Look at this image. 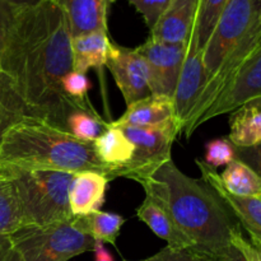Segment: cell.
Segmentation results:
<instances>
[{"instance_id": "obj_18", "label": "cell", "mask_w": 261, "mask_h": 261, "mask_svg": "<svg viewBox=\"0 0 261 261\" xmlns=\"http://www.w3.org/2000/svg\"><path fill=\"white\" fill-rule=\"evenodd\" d=\"M111 41L107 32L84 33L71 37L73 70L86 74L89 69L102 70L106 66Z\"/></svg>"}, {"instance_id": "obj_29", "label": "cell", "mask_w": 261, "mask_h": 261, "mask_svg": "<svg viewBox=\"0 0 261 261\" xmlns=\"http://www.w3.org/2000/svg\"><path fill=\"white\" fill-rule=\"evenodd\" d=\"M126 2H129V4L135 8V10L143 17L147 27L152 30L158 18L162 15L172 0H126Z\"/></svg>"}, {"instance_id": "obj_9", "label": "cell", "mask_w": 261, "mask_h": 261, "mask_svg": "<svg viewBox=\"0 0 261 261\" xmlns=\"http://www.w3.org/2000/svg\"><path fill=\"white\" fill-rule=\"evenodd\" d=\"M256 99H261V46L245 60L226 88L200 117L198 127L214 117L231 114Z\"/></svg>"}, {"instance_id": "obj_31", "label": "cell", "mask_w": 261, "mask_h": 261, "mask_svg": "<svg viewBox=\"0 0 261 261\" xmlns=\"http://www.w3.org/2000/svg\"><path fill=\"white\" fill-rule=\"evenodd\" d=\"M231 244L244 255L247 261H261V244L254 240H247L242 234L241 227L232 233Z\"/></svg>"}, {"instance_id": "obj_30", "label": "cell", "mask_w": 261, "mask_h": 261, "mask_svg": "<svg viewBox=\"0 0 261 261\" xmlns=\"http://www.w3.org/2000/svg\"><path fill=\"white\" fill-rule=\"evenodd\" d=\"M61 86H63L64 93L70 97V98L78 99V101L88 99V91L91 88V82L87 78L86 74L71 70L70 73L64 76Z\"/></svg>"}, {"instance_id": "obj_38", "label": "cell", "mask_w": 261, "mask_h": 261, "mask_svg": "<svg viewBox=\"0 0 261 261\" xmlns=\"http://www.w3.org/2000/svg\"><path fill=\"white\" fill-rule=\"evenodd\" d=\"M0 180H2V177H0Z\"/></svg>"}, {"instance_id": "obj_37", "label": "cell", "mask_w": 261, "mask_h": 261, "mask_svg": "<svg viewBox=\"0 0 261 261\" xmlns=\"http://www.w3.org/2000/svg\"><path fill=\"white\" fill-rule=\"evenodd\" d=\"M9 2L14 4H35L38 0H9Z\"/></svg>"}, {"instance_id": "obj_22", "label": "cell", "mask_w": 261, "mask_h": 261, "mask_svg": "<svg viewBox=\"0 0 261 261\" xmlns=\"http://www.w3.org/2000/svg\"><path fill=\"white\" fill-rule=\"evenodd\" d=\"M219 176L222 185L232 195L261 200V177L246 163L234 160Z\"/></svg>"}, {"instance_id": "obj_13", "label": "cell", "mask_w": 261, "mask_h": 261, "mask_svg": "<svg viewBox=\"0 0 261 261\" xmlns=\"http://www.w3.org/2000/svg\"><path fill=\"white\" fill-rule=\"evenodd\" d=\"M199 0H172L150 30L149 38L167 43H188Z\"/></svg>"}, {"instance_id": "obj_26", "label": "cell", "mask_w": 261, "mask_h": 261, "mask_svg": "<svg viewBox=\"0 0 261 261\" xmlns=\"http://www.w3.org/2000/svg\"><path fill=\"white\" fill-rule=\"evenodd\" d=\"M226 4L227 0H199L198 2L195 23H194L191 33L196 37L199 47L203 51L218 23Z\"/></svg>"}, {"instance_id": "obj_15", "label": "cell", "mask_w": 261, "mask_h": 261, "mask_svg": "<svg viewBox=\"0 0 261 261\" xmlns=\"http://www.w3.org/2000/svg\"><path fill=\"white\" fill-rule=\"evenodd\" d=\"M65 14L71 37L107 32V9L111 0H54Z\"/></svg>"}, {"instance_id": "obj_39", "label": "cell", "mask_w": 261, "mask_h": 261, "mask_svg": "<svg viewBox=\"0 0 261 261\" xmlns=\"http://www.w3.org/2000/svg\"><path fill=\"white\" fill-rule=\"evenodd\" d=\"M0 138H2V135H0Z\"/></svg>"}, {"instance_id": "obj_36", "label": "cell", "mask_w": 261, "mask_h": 261, "mask_svg": "<svg viewBox=\"0 0 261 261\" xmlns=\"http://www.w3.org/2000/svg\"><path fill=\"white\" fill-rule=\"evenodd\" d=\"M218 261H247V260L245 259L244 255H242L241 252L233 246V245H231V246H229L228 249H227L226 251L218 257Z\"/></svg>"}, {"instance_id": "obj_12", "label": "cell", "mask_w": 261, "mask_h": 261, "mask_svg": "<svg viewBox=\"0 0 261 261\" xmlns=\"http://www.w3.org/2000/svg\"><path fill=\"white\" fill-rule=\"evenodd\" d=\"M195 162L200 170L204 182L219 196L232 216L237 219L240 226L246 229L250 240L261 244V200L232 195L222 185L221 176L217 170L212 168L201 160H195Z\"/></svg>"}, {"instance_id": "obj_16", "label": "cell", "mask_w": 261, "mask_h": 261, "mask_svg": "<svg viewBox=\"0 0 261 261\" xmlns=\"http://www.w3.org/2000/svg\"><path fill=\"white\" fill-rule=\"evenodd\" d=\"M137 217L155 236L165 240L167 246L172 249L194 247L190 239L176 224L168 209L153 196L145 195L143 203L137 208Z\"/></svg>"}, {"instance_id": "obj_32", "label": "cell", "mask_w": 261, "mask_h": 261, "mask_svg": "<svg viewBox=\"0 0 261 261\" xmlns=\"http://www.w3.org/2000/svg\"><path fill=\"white\" fill-rule=\"evenodd\" d=\"M236 160L246 163L261 177V144L249 148L236 147Z\"/></svg>"}, {"instance_id": "obj_27", "label": "cell", "mask_w": 261, "mask_h": 261, "mask_svg": "<svg viewBox=\"0 0 261 261\" xmlns=\"http://www.w3.org/2000/svg\"><path fill=\"white\" fill-rule=\"evenodd\" d=\"M236 160V147L227 137L216 138L205 144L204 162L217 170L222 166H227Z\"/></svg>"}, {"instance_id": "obj_1", "label": "cell", "mask_w": 261, "mask_h": 261, "mask_svg": "<svg viewBox=\"0 0 261 261\" xmlns=\"http://www.w3.org/2000/svg\"><path fill=\"white\" fill-rule=\"evenodd\" d=\"M0 68L13 79L35 117L66 130L73 111L92 106L63 91L64 76L73 70L71 33L54 0L14 4L0 56Z\"/></svg>"}, {"instance_id": "obj_3", "label": "cell", "mask_w": 261, "mask_h": 261, "mask_svg": "<svg viewBox=\"0 0 261 261\" xmlns=\"http://www.w3.org/2000/svg\"><path fill=\"white\" fill-rule=\"evenodd\" d=\"M32 171H93L115 180V171L97 158L93 142H82L38 117H25L0 138V177Z\"/></svg>"}, {"instance_id": "obj_33", "label": "cell", "mask_w": 261, "mask_h": 261, "mask_svg": "<svg viewBox=\"0 0 261 261\" xmlns=\"http://www.w3.org/2000/svg\"><path fill=\"white\" fill-rule=\"evenodd\" d=\"M13 8H14V3H10L9 0H0V56L4 47L8 30H9Z\"/></svg>"}, {"instance_id": "obj_17", "label": "cell", "mask_w": 261, "mask_h": 261, "mask_svg": "<svg viewBox=\"0 0 261 261\" xmlns=\"http://www.w3.org/2000/svg\"><path fill=\"white\" fill-rule=\"evenodd\" d=\"M171 119H176L172 98L150 94L129 105L122 116L109 124L114 127L154 126Z\"/></svg>"}, {"instance_id": "obj_25", "label": "cell", "mask_w": 261, "mask_h": 261, "mask_svg": "<svg viewBox=\"0 0 261 261\" xmlns=\"http://www.w3.org/2000/svg\"><path fill=\"white\" fill-rule=\"evenodd\" d=\"M109 127V122L101 119L93 106L71 112L66 119V132L82 142H94Z\"/></svg>"}, {"instance_id": "obj_7", "label": "cell", "mask_w": 261, "mask_h": 261, "mask_svg": "<svg viewBox=\"0 0 261 261\" xmlns=\"http://www.w3.org/2000/svg\"><path fill=\"white\" fill-rule=\"evenodd\" d=\"M134 144V154L126 166L117 171V177L132 178L135 182L150 177L158 167L172 158V145L182 126L177 119H171L154 126L120 127Z\"/></svg>"}, {"instance_id": "obj_10", "label": "cell", "mask_w": 261, "mask_h": 261, "mask_svg": "<svg viewBox=\"0 0 261 261\" xmlns=\"http://www.w3.org/2000/svg\"><path fill=\"white\" fill-rule=\"evenodd\" d=\"M106 66L126 106L152 94L149 68L137 48L122 47L111 42Z\"/></svg>"}, {"instance_id": "obj_19", "label": "cell", "mask_w": 261, "mask_h": 261, "mask_svg": "<svg viewBox=\"0 0 261 261\" xmlns=\"http://www.w3.org/2000/svg\"><path fill=\"white\" fill-rule=\"evenodd\" d=\"M227 138L239 148L261 144V99L249 102L231 112Z\"/></svg>"}, {"instance_id": "obj_2", "label": "cell", "mask_w": 261, "mask_h": 261, "mask_svg": "<svg viewBox=\"0 0 261 261\" xmlns=\"http://www.w3.org/2000/svg\"><path fill=\"white\" fill-rule=\"evenodd\" d=\"M145 195L163 204L194 247L218 259L229 246L240 223L203 180L185 175L168 160L140 181Z\"/></svg>"}, {"instance_id": "obj_14", "label": "cell", "mask_w": 261, "mask_h": 261, "mask_svg": "<svg viewBox=\"0 0 261 261\" xmlns=\"http://www.w3.org/2000/svg\"><path fill=\"white\" fill-rule=\"evenodd\" d=\"M110 180L93 171L74 173L69 189V206L73 217H84L101 211Z\"/></svg>"}, {"instance_id": "obj_35", "label": "cell", "mask_w": 261, "mask_h": 261, "mask_svg": "<svg viewBox=\"0 0 261 261\" xmlns=\"http://www.w3.org/2000/svg\"><path fill=\"white\" fill-rule=\"evenodd\" d=\"M93 252H94V261H115L114 257H112V255L110 254L109 250L105 247L103 242L102 241L94 242Z\"/></svg>"}, {"instance_id": "obj_28", "label": "cell", "mask_w": 261, "mask_h": 261, "mask_svg": "<svg viewBox=\"0 0 261 261\" xmlns=\"http://www.w3.org/2000/svg\"><path fill=\"white\" fill-rule=\"evenodd\" d=\"M137 261H218V259L206 254V252L195 249V247L172 249L170 246H166L157 254Z\"/></svg>"}, {"instance_id": "obj_4", "label": "cell", "mask_w": 261, "mask_h": 261, "mask_svg": "<svg viewBox=\"0 0 261 261\" xmlns=\"http://www.w3.org/2000/svg\"><path fill=\"white\" fill-rule=\"evenodd\" d=\"M73 176L61 171H32L2 178L12 181L28 226H47L74 218L69 206Z\"/></svg>"}, {"instance_id": "obj_23", "label": "cell", "mask_w": 261, "mask_h": 261, "mask_svg": "<svg viewBox=\"0 0 261 261\" xmlns=\"http://www.w3.org/2000/svg\"><path fill=\"white\" fill-rule=\"evenodd\" d=\"M75 222L94 241H102L116 246V240L125 223L124 217L111 212L97 211L84 217H75Z\"/></svg>"}, {"instance_id": "obj_21", "label": "cell", "mask_w": 261, "mask_h": 261, "mask_svg": "<svg viewBox=\"0 0 261 261\" xmlns=\"http://www.w3.org/2000/svg\"><path fill=\"white\" fill-rule=\"evenodd\" d=\"M25 117H35L13 79L0 68V135Z\"/></svg>"}, {"instance_id": "obj_11", "label": "cell", "mask_w": 261, "mask_h": 261, "mask_svg": "<svg viewBox=\"0 0 261 261\" xmlns=\"http://www.w3.org/2000/svg\"><path fill=\"white\" fill-rule=\"evenodd\" d=\"M205 83L206 73L204 66V51L199 47L198 40L191 33L188 42L185 61L172 97L176 119L180 121L182 130Z\"/></svg>"}, {"instance_id": "obj_24", "label": "cell", "mask_w": 261, "mask_h": 261, "mask_svg": "<svg viewBox=\"0 0 261 261\" xmlns=\"http://www.w3.org/2000/svg\"><path fill=\"white\" fill-rule=\"evenodd\" d=\"M28 226L22 204L9 178L0 180V234L12 236Z\"/></svg>"}, {"instance_id": "obj_8", "label": "cell", "mask_w": 261, "mask_h": 261, "mask_svg": "<svg viewBox=\"0 0 261 261\" xmlns=\"http://www.w3.org/2000/svg\"><path fill=\"white\" fill-rule=\"evenodd\" d=\"M137 50L149 68L152 94L172 98L185 61L188 43H167L148 38Z\"/></svg>"}, {"instance_id": "obj_34", "label": "cell", "mask_w": 261, "mask_h": 261, "mask_svg": "<svg viewBox=\"0 0 261 261\" xmlns=\"http://www.w3.org/2000/svg\"><path fill=\"white\" fill-rule=\"evenodd\" d=\"M0 261H23L13 244L12 237L5 234H0Z\"/></svg>"}, {"instance_id": "obj_5", "label": "cell", "mask_w": 261, "mask_h": 261, "mask_svg": "<svg viewBox=\"0 0 261 261\" xmlns=\"http://www.w3.org/2000/svg\"><path fill=\"white\" fill-rule=\"evenodd\" d=\"M10 237L23 261H69L93 251L96 242L76 224L75 217L47 226H27Z\"/></svg>"}, {"instance_id": "obj_6", "label": "cell", "mask_w": 261, "mask_h": 261, "mask_svg": "<svg viewBox=\"0 0 261 261\" xmlns=\"http://www.w3.org/2000/svg\"><path fill=\"white\" fill-rule=\"evenodd\" d=\"M261 27V0H227L218 23L204 48L206 81L227 56L251 32Z\"/></svg>"}, {"instance_id": "obj_20", "label": "cell", "mask_w": 261, "mask_h": 261, "mask_svg": "<svg viewBox=\"0 0 261 261\" xmlns=\"http://www.w3.org/2000/svg\"><path fill=\"white\" fill-rule=\"evenodd\" d=\"M97 158L107 167L117 171L130 162L134 154V144L127 139L120 127H114L109 124L106 132L93 142Z\"/></svg>"}]
</instances>
